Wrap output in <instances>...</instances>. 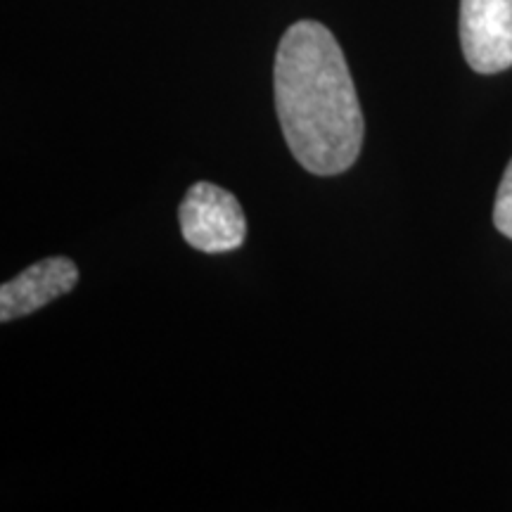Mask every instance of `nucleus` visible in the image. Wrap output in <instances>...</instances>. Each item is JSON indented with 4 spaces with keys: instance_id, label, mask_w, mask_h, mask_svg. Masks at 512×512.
I'll list each match as a JSON object with an SVG mask.
<instances>
[{
    "instance_id": "f257e3e1",
    "label": "nucleus",
    "mask_w": 512,
    "mask_h": 512,
    "mask_svg": "<svg viewBox=\"0 0 512 512\" xmlns=\"http://www.w3.org/2000/svg\"><path fill=\"white\" fill-rule=\"evenodd\" d=\"M275 107L287 147L316 176H335L356 162L363 112L342 48L323 24H292L273 69Z\"/></svg>"
},
{
    "instance_id": "f03ea898",
    "label": "nucleus",
    "mask_w": 512,
    "mask_h": 512,
    "mask_svg": "<svg viewBox=\"0 0 512 512\" xmlns=\"http://www.w3.org/2000/svg\"><path fill=\"white\" fill-rule=\"evenodd\" d=\"M181 230L190 247L226 254L245 242L247 223L238 197L214 183H195L181 204Z\"/></svg>"
},
{
    "instance_id": "7ed1b4c3",
    "label": "nucleus",
    "mask_w": 512,
    "mask_h": 512,
    "mask_svg": "<svg viewBox=\"0 0 512 512\" xmlns=\"http://www.w3.org/2000/svg\"><path fill=\"white\" fill-rule=\"evenodd\" d=\"M460 46L479 74L512 67V0H460Z\"/></svg>"
},
{
    "instance_id": "20e7f679",
    "label": "nucleus",
    "mask_w": 512,
    "mask_h": 512,
    "mask_svg": "<svg viewBox=\"0 0 512 512\" xmlns=\"http://www.w3.org/2000/svg\"><path fill=\"white\" fill-rule=\"evenodd\" d=\"M79 268L67 256H50L0 287V320L10 323L74 290Z\"/></svg>"
},
{
    "instance_id": "39448f33",
    "label": "nucleus",
    "mask_w": 512,
    "mask_h": 512,
    "mask_svg": "<svg viewBox=\"0 0 512 512\" xmlns=\"http://www.w3.org/2000/svg\"><path fill=\"white\" fill-rule=\"evenodd\" d=\"M494 223L505 238L512 240V162L505 169L503 181L498 185V195L494 204Z\"/></svg>"
}]
</instances>
